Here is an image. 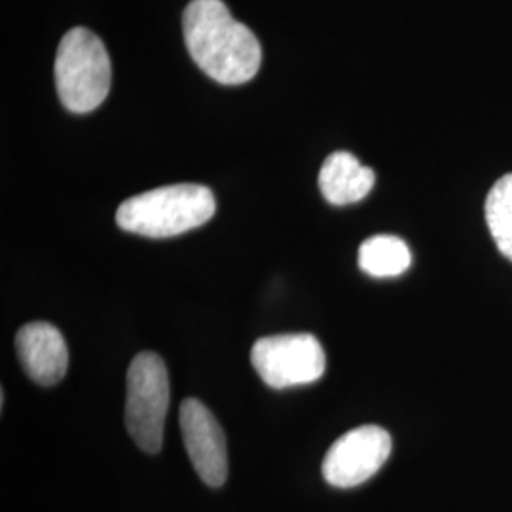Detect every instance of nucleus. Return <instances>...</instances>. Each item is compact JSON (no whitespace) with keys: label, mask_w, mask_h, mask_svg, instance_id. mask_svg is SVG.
<instances>
[{"label":"nucleus","mask_w":512,"mask_h":512,"mask_svg":"<svg viewBox=\"0 0 512 512\" xmlns=\"http://www.w3.org/2000/svg\"><path fill=\"white\" fill-rule=\"evenodd\" d=\"M183 31L188 52L209 78L224 86L255 78L262 63L260 42L222 0H192L184 10Z\"/></svg>","instance_id":"f257e3e1"},{"label":"nucleus","mask_w":512,"mask_h":512,"mask_svg":"<svg viewBox=\"0 0 512 512\" xmlns=\"http://www.w3.org/2000/svg\"><path fill=\"white\" fill-rule=\"evenodd\" d=\"M213 192L202 184H171L133 196L118 207L122 230L145 238H173L215 215Z\"/></svg>","instance_id":"f03ea898"},{"label":"nucleus","mask_w":512,"mask_h":512,"mask_svg":"<svg viewBox=\"0 0 512 512\" xmlns=\"http://www.w3.org/2000/svg\"><path fill=\"white\" fill-rule=\"evenodd\" d=\"M112 67L105 44L90 29H71L55 57V84L61 103L71 112L97 109L110 92Z\"/></svg>","instance_id":"7ed1b4c3"},{"label":"nucleus","mask_w":512,"mask_h":512,"mask_svg":"<svg viewBox=\"0 0 512 512\" xmlns=\"http://www.w3.org/2000/svg\"><path fill=\"white\" fill-rule=\"evenodd\" d=\"M169 408V374L158 353H139L128 370L126 427L135 444L158 454L164 442V423Z\"/></svg>","instance_id":"20e7f679"},{"label":"nucleus","mask_w":512,"mask_h":512,"mask_svg":"<svg viewBox=\"0 0 512 512\" xmlns=\"http://www.w3.org/2000/svg\"><path fill=\"white\" fill-rule=\"evenodd\" d=\"M251 363L264 384L287 389L317 382L325 374L327 357L313 334H275L256 340Z\"/></svg>","instance_id":"39448f33"},{"label":"nucleus","mask_w":512,"mask_h":512,"mask_svg":"<svg viewBox=\"0 0 512 512\" xmlns=\"http://www.w3.org/2000/svg\"><path fill=\"white\" fill-rule=\"evenodd\" d=\"M389 454V433L378 425H363L330 446L323 459V476L334 488H353L376 475Z\"/></svg>","instance_id":"423d86ee"},{"label":"nucleus","mask_w":512,"mask_h":512,"mask_svg":"<svg viewBox=\"0 0 512 512\" xmlns=\"http://www.w3.org/2000/svg\"><path fill=\"white\" fill-rule=\"evenodd\" d=\"M184 448L196 473L211 488H220L228 476V452L222 427L205 404L186 399L181 404Z\"/></svg>","instance_id":"0eeeda50"},{"label":"nucleus","mask_w":512,"mask_h":512,"mask_svg":"<svg viewBox=\"0 0 512 512\" xmlns=\"http://www.w3.org/2000/svg\"><path fill=\"white\" fill-rule=\"evenodd\" d=\"M16 351L25 374L38 385H55L69 368V349L54 325L33 321L18 330Z\"/></svg>","instance_id":"6e6552de"},{"label":"nucleus","mask_w":512,"mask_h":512,"mask_svg":"<svg viewBox=\"0 0 512 512\" xmlns=\"http://www.w3.org/2000/svg\"><path fill=\"white\" fill-rule=\"evenodd\" d=\"M376 175L349 152H334L319 171V188L332 205L361 202L374 188Z\"/></svg>","instance_id":"1a4fd4ad"},{"label":"nucleus","mask_w":512,"mask_h":512,"mask_svg":"<svg viewBox=\"0 0 512 512\" xmlns=\"http://www.w3.org/2000/svg\"><path fill=\"white\" fill-rule=\"evenodd\" d=\"M412 255L403 239L395 236H374L359 249L361 270L374 277H395L410 268Z\"/></svg>","instance_id":"9d476101"},{"label":"nucleus","mask_w":512,"mask_h":512,"mask_svg":"<svg viewBox=\"0 0 512 512\" xmlns=\"http://www.w3.org/2000/svg\"><path fill=\"white\" fill-rule=\"evenodd\" d=\"M486 222L501 255L512 260V173L492 186L486 198Z\"/></svg>","instance_id":"9b49d317"}]
</instances>
